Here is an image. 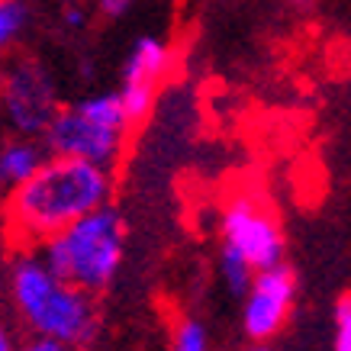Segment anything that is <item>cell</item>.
<instances>
[{"instance_id": "cell-18", "label": "cell", "mask_w": 351, "mask_h": 351, "mask_svg": "<svg viewBox=\"0 0 351 351\" xmlns=\"http://www.w3.org/2000/svg\"><path fill=\"white\" fill-rule=\"evenodd\" d=\"M23 351H81V348H71V345H62V341L52 339H26Z\"/></svg>"}, {"instance_id": "cell-8", "label": "cell", "mask_w": 351, "mask_h": 351, "mask_svg": "<svg viewBox=\"0 0 351 351\" xmlns=\"http://www.w3.org/2000/svg\"><path fill=\"white\" fill-rule=\"evenodd\" d=\"M174 64V49L161 36H138L129 45L123 71H119V94L129 110L132 123H145L149 113L158 104V90Z\"/></svg>"}, {"instance_id": "cell-3", "label": "cell", "mask_w": 351, "mask_h": 351, "mask_svg": "<svg viewBox=\"0 0 351 351\" xmlns=\"http://www.w3.org/2000/svg\"><path fill=\"white\" fill-rule=\"evenodd\" d=\"M132 129L136 123L129 119L123 94L97 90V94H84L64 104L62 113L52 119L49 132L43 136V142L49 155L117 171V165L126 155V142Z\"/></svg>"}, {"instance_id": "cell-15", "label": "cell", "mask_w": 351, "mask_h": 351, "mask_svg": "<svg viewBox=\"0 0 351 351\" xmlns=\"http://www.w3.org/2000/svg\"><path fill=\"white\" fill-rule=\"evenodd\" d=\"M26 335L20 332V326L10 319L7 309H0V351H23Z\"/></svg>"}, {"instance_id": "cell-1", "label": "cell", "mask_w": 351, "mask_h": 351, "mask_svg": "<svg viewBox=\"0 0 351 351\" xmlns=\"http://www.w3.org/2000/svg\"><path fill=\"white\" fill-rule=\"evenodd\" d=\"M113 187V171L52 155L32 181L3 197L0 226L13 248H43L77 219L110 206Z\"/></svg>"}, {"instance_id": "cell-9", "label": "cell", "mask_w": 351, "mask_h": 351, "mask_svg": "<svg viewBox=\"0 0 351 351\" xmlns=\"http://www.w3.org/2000/svg\"><path fill=\"white\" fill-rule=\"evenodd\" d=\"M52 158L43 138L0 132V193L7 197L26 181H32L39 168Z\"/></svg>"}, {"instance_id": "cell-4", "label": "cell", "mask_w": 351, "mask_h": 351, "mask_svg": "<svg viewBox=\"0 0 351 351\" xmlns=\"http://www.w3.org/2000/svg\"><path fill=\"white\" fill-rule=\"evenodd\" d=\"M39 252L55 274L100 297L117 280L126 258V219L110 203L49 239Z\"/></svg>"}, {"instance_id": "cell-14", "label": "cell", "mask_w": 351, "mask_h": 351, "mask_svg": "<svg viewBox=\"0 0 351 351\" xmlns=\"http://www.w3.org/2000/svg\"><path fill=\"white\" fill-rule=\"evenodd\" d=\"M90 23V7L81 0H64L62 3V26L68 32H84Z\"/></svg>"}, {"instance_id": "cell-5", "label": "cell", "mask_w": 351, "mask_h": 351, "mask_svg": "<svg viewBox=\"0 0 351 351\" xmlns=\"http://www.w3.org/2000/svg\"><path fill=\"white\" fill-rule=\"evenodd\" d=\"M62 107L58 77L39 55L13 52L0 62V132L43 138Z\"/></svg>"}, {"instance_id": "cell-12", "label": "cell", "mask_w": 351, "mask_h": 351, "mask_svg": "<svg viewBox=\"0 0 351 351\" xmlns=\"http://www.w3.org/2000/svg\"><path fill=\"white\" fill-rule=\"evenodd\" d=\"M171 351H210V332L200 319H181L171 335Z\"/></svg>"}, {"instance_id": "cell-19", "label": "cell", "mask_w": 351, "mask_h": 351, "mask_svg": "<svg viewBox=\"0 0 351 351\" xmlns=\"http://www.w3.org/2000/svg\"><path fill=\"white\" fill-rule=\"evenodd\" d=\"M245 351H274V348H267V345H252V348H245Z\"/></svg>"}, {"instance_id": "cell-17", "label": "cell", "mask_w": 351, "mask_h": 351, "mask_svg": "<svg viewBox=\"0 0 351 351\" xmlns=\"http://www.w3.org/2000/svg\"><path fill=\"white\" fill-rule=\"evenodd\" d=\"M136 0H94V10L107 20H123L129 10H132Z\"/></svg>"}, {"instance_id": "cell-11", "label": "cell", "mask_w": 351, "mask_h": 351, "mask_svg": "<svg viewBox=\"0 0 351 351\" xmlns=\"http://www.w3.org/2000/svg\"><path fill=\"white\" fill-rule=\"evenodd\" d=\"M255 274H258V271L248 265L242 255H235V252H229V248H223V245H219V277H223L226 290H229L232 297L242 300L245 293H248V287H252Z\"/></svg>"}, {"instance_id": "cell-7", "label": "cell", "mask_w": 351, "mask_h": 351, "mask_svg": "<svg viewBox=\"0 0 351 351\" xmlns=\"http://www.w3.org/2000/svg\"><path fill=\"white\" fill-rule=\"evenodd\" d=\"M297 303V274L284 261L277 267L258 271L248 293L242 297V332L252 345H267L287 326Z\"/></svg>"}, {"instance_id": "cell-20", "label": "cell", "mask_w": 351, "mask_h": 351, "mask_svg": "<svg viewBox=\"0 0 351 351\" xmlns=\"http://www.w3.org/2000/svg\"><path fill=\"white\" fill-rule=\"evenodd\" d=\"M0 203H3V193H0Z\"/></svg>"}, {"instance_id": "cell-16", "label": "cell", "mask_w": 351, "mask_h": 351, "mask_svg": "<svg viewBox=\"0 0 351 351\" xmlns=\"http://www.w3.org/2000/svg\"><path fill=\"white\" fill-rule=\"evenodd\" d=\"M10 261H13V245L0 226V309H3V300H7V280H10Z\"/></svg>"}, {"instance_id": "cell-13", "label": "cell", "mask_w": 351, "mask_h": 351, "mask_svg": "<svg viewBox=\"0 0 351 351\" xmlns=\"http://www.w3.org/2000/svg\"><path fill=\"white\" fill-rule=\"evenodd\" d=\"M335 329H332V351H351V290L335 303Z\"/></svg>"}, {"instance_id": "cell-2", "label": "cell", "mask_w": 351, "mask_h": 351, "mask_svg": "<svg viewBox=\"0 0 351 351\" xmlns=\"http://www.w3.org/2000/svg\"><path fill=\"white\" fill-rule=\"evenodd\" d=\"M3 309L26 339L87 348L100 329L97 297L55 274L39 248H13Z\"/></svg>"}, {"instance_id": "cell-10", "label": "cell", "mask_w": 351, "mask_h": 351, "mask_svg": "<svg viewBox=\"0 0 351 351\" xmlns=\"http://www.w3.org/2000/svg\"><path fill=\"white\" fill-rule=\"evenodd\" d=\"M32 7L29 0H0V62L16 52L23 36L29 32Z\"/></svg>"}, {"instance_id": "cell-6", "label": "cell", "mask_w": 351, "mask_h": 351, "mask_svg": "<svg viewBox=\"0 0 351 351\" xmlns=\"http://www.w3.org/2000/svg\"><path fill=\"white\" fill-rule=\"evenodd\" d=\"M219 245L242 255L255 271L284 265V229L274 210L255 193H235L219 210Z\"/></svg>"}]
</instances>
